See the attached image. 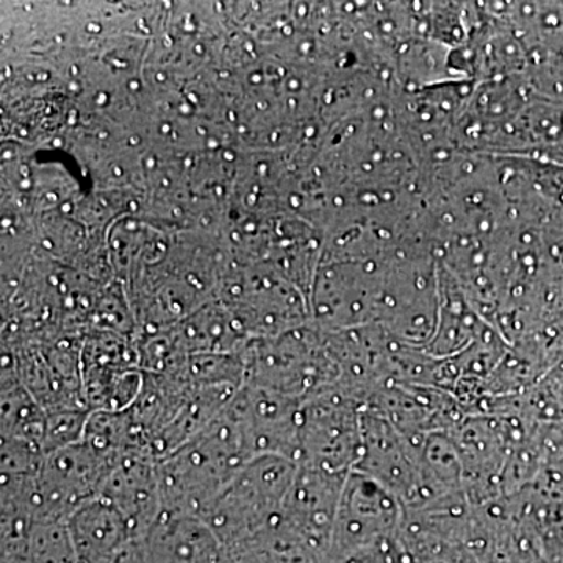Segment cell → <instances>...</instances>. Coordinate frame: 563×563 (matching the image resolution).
Masks as SVG:
<instances>
[{
	"instance_id": "6da1fadb",
	"label": "cell",
	"mask_w": 563,
	"mask_h": 563,
	"mask_svg": "<svg viewBox=\"0 0 563 563\" xmlns=\"http://www.w3.org/2000/svg\"><path fill=\"white\" fill-rule=\"evenodd\" d=\"M252 459L242 428L225 407L190 442L158 461L163 510L202 518Z\"/></svg>"
},
{
	"instance_id": "7a4b0ae2",
	"label": "cell",
	"mask_w": 563,
	"mask_h": 563,
	"mask_svg": "<svg viewBox=\"0 0 563 563\" xmlns=\"http://www.w3.org/2000/svg\"><path fill=\"white\" fill-rule=\"evenodd\" d=\"M298 463L280 455L252 459L225 485L202 520L224 548L258 539L282 512Z\"/></svg>"
},
{
	"instance_id": "3957f363",
	"label": "cell",
	"mask_w": 563,
	"mask_h": 563,
	"mask_svg": "<svg viewBox=\"0 0 563 563\" xmlns=\"http://www.w3.org/2000/svg\"><path fill=\"white\" fill-rule=\"evenodd\" d=\"M118 459L85 439L44 455L33 484V521L66 523L84 504L101 495Z\"/></svg>"
},
{
	"instance_id": "277c9868",
	"label": "cell",
	"mask_w": 563,
	"mask_h": 563,
	"mask_svg": "<svg viewBox=\"0 0 563 563\" xmlns=\"http://www.w3.org/2000/svg\"><path fill=\"white\" fill-rule=\"evenodd\" d=\"M99 496L120 510L136 536L144 540L163 510L158 461L143 453L121 455Z\"/></svg>"
},
{
	"instance_id": "5b68a950",
	"label": "cell",
	"mask_w": 563,
	"mask_h": 563,
	"mask_svg": "<svg viewBox=\"0 0 563 563\" xmlns=\"http://www.w3.org/2000/svg\"><path fill=\"white\" fill-rule=\"evenodd\" d=\"M66 528L77 563H117L143 544L120 510L102 496L70 515Z\"/></svg>"
},
{
	"instance_id": "8992f818",
	"label": "cell",
	"mask_w": 563,
	"mask_h": 563,
	"mask_svg": "<svg viewBox=\"0 0 563 563\" xmlns=\"http://www.w3.org/2000/svg\"><path fill=\"white\" fill-rule=\"evenodd\" d=\"M225 548L202 518L162 510L143 540L144 563H222Z\"/></svg>"
}]
</instances>
